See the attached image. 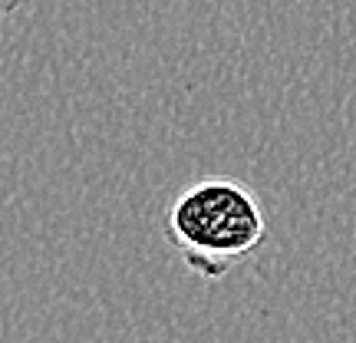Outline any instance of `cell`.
Segmentation results:
<instances>
[{
  "mask_svg": "<svg viewBox=\"0 0 356 343\" xmlns=\"http://www.w3.org/2000/svg\"><path fill=\"white\" fill-rule=\"evenodd\" d=\"M162 234L195 278L221 280L267 244V218L241 178H202L172 198Z\"/></svg>",
  "mask_w": 356,
  "mask_h": 343,
  "instance_id": "6da1fadb",
  "label": "cell"
},
{
  "mask_svg": "<svg viewBox=\"0 0 356 343\" xmlns=\"http://www.w3.org/2000/svg\"><path fill=\"white\" fill-rule=\"evenodd\" d=\"M24 7V0H0V30L13 20V13Z\"/></svg>",
  "mask_w": 356,
  "mask_h": 343,
  "instance_id": "7a4b0ae2",
  "label": "cell"
}]
</instances>
